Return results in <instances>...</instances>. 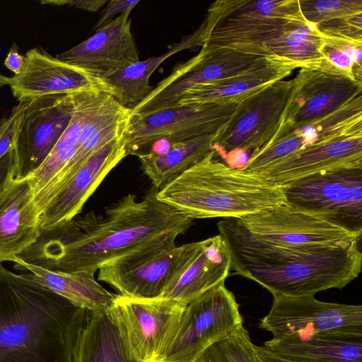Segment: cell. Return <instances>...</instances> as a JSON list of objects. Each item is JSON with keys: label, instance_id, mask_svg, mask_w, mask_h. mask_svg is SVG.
Instances as JSON below:
<instances>
[{"label": "cell", "instance_id": "cell-10", "mask_svg": "<svg viewBox=\"0 0 362 362\" xmlns=\"http://www.w3.org/2000/svg\"><path fill=\"white\" fill-rule=\"evenodd\" d=\"M185 307L163 297L135 298L118 294L110 309L139 362H162Z\"/></svg>", "mask_w": 362, "mask_h": 362}, {"label": "cell", "instance_id": "cell-38", "mask_svg": "<svg viewBox=\"0 0 362 362\" xmlns=\"http://www.w3.org/2000/svg\"><path fill=\"white\" fill-rule=\"evenodd\" d=\"M18 171V157L14 149L0 158V192L16 178Z\"/></svg>", "mask_w": 362, "mask_h": 362}, {"label": "cell", "instance_id": "cell-6", "mask_svg": "<svg viewBox=\"0 0 362 362\" xmlns=\"http://www.w3.org/2000/svg\"><path fill=\"white\" fill-rule=\"evenodd\" d=\"M286 204L362 235V163L339 168L281 186Z\"/></svg>", "mask_w": 362, "mask_h": 362}, {"label": "cell", "instance_id": "cell-29", "mask_svg": "<svg viewBox=\"0 0 362 362\" xmlns=\"http://www.w3.org/2000/svg\"><path fill=\"white\" fill-rule=\"evenodd\" d=\"M76 362H139L110 307L90 313L80 337Z\"/></svg>", "mask_w": 362, "mask_h": 362}, {"label": "cell", "instance_id": "cell-25", "mask_svg": "<svg viewBox=\"0 0 362 362\" xmlns=\"http://www.w3.org/2000/svg\"><path fill=\"white\" fill-rule=\"evenodd\" d=\"M263 346L293 362H362V333L293 334L273 337Z\"/></svg>", "mask_w": 362, "mask_h": 362}, {"label": "cell", "instance_id": "cell-39", "mask_svg": "<svg viewBox=\"0 0 362 362\" xmlns=\"http://www.w3.org/2000/svg\"><path fill=\"white\" fill-rule=\"evenodd\" d=\"M42 4H52L54 6H68L90 12H95L108 3L107 0H43Z\"/></svg>", "mask_w": 362, "mask_h": 362}, {"label": "cell", "instance_id": "cell-35", "mask_svg": "<svg viewBox=\"0 0 362 362\" xmlns=\"http://www.w3.org/2000/svg\"><path fill=\"white\" fill-rule=\"evenodd\" d=\"M26 101H19L11 113L0 119V158L15 148Z\"/></svg>", "mask_w": 362, "mask_h": 362}, {"label": "cell", "instance_id": "cell-37", "mask_svg": "<svg viewBox=\"0 0 362 362\" xmlns=\"http://www.w3.org/2000/svg\"><path fill=\"white\" fill-rule=\"evenodd\" d=\"M140 2V1L128 0H111L108 1L107 5L103 11L100 19L94 26L93 30H96L99 28L111 21L114 16L117 14L129 15L133 8Z\"/></svg>", "mask_w": 362, "mask_h": 362}, {"label": "cell", "instance_id": "cell-34", "mask_svg": "<svg viewBox=\"0 0 362 362\" xmlns=\"http://www.w3.org/2000/svg\"><path fill=\"white\" fill-rule=\"evenodd\" d=\"M305 19L319 25L362 14V0H298Z\"/></svg>", "mask_w": 362, "mask_h": 362}, {"label": "cell", "instance_id": "cell-30", "mask_svg": "<svg viewBox=\"0 0 362 362\" xmlns=\"http://www.w3.org/2000/svg\"><path fill=\"white\" fill-rule=\"evenodd\" d=\"M216 134H204L173 143L165 152L141 153L137 156L141 169L152 187L159 189L211 152Z\"/></svg>", "mask_w": 362, "mask_h": 362}, {"label": "cell", "instance_id": "cell-42", "mask_svg": "<svg viewBox=\"0 0 362 362\" xmlns=\"http://www.w3.org/2000/svg\"><path fill=\"white\" fill-rule=\"evenodd\" d=\"M11 83V77H8L0 74V87Z\"/></svg>", "mask_w": 362, "mask_h": 362}, {"label": "cell", "instance_id": "cell-18", "mask_svg": "<svg viewBox=\"0 0 362 362\" xmlns=\"http://www.w3.org/2000/svg\"><path fill=\"white\" fill-rule=\"evenodd\" d=\"M127 131L95 151L55 194L40 214L41 231L66 223L81 213L106 176L128 156Z\"/></svg>", "mask_w": 362, "mask_h": 362}, {"label": "cell", "instance_id": "cell-36", "mask_svg": "<svg viewBox=\"0 0 362 362\" xmlns=\"http://www.w3.org/2000/svg\"><path fill=\"white\" fill-rule=\"evenodd\" d=\"M325 35L362 40V14L337 19L317 25Z\"/></svg>", "mask_w": 362, "mask_h": 362}, {"label": "cell", "instance_id": "cell-2", "mask_svg": "<svg viewBox=\"0 0 362 362\" xmlns=\"http://www.w3.org/2000/svg\"><path fill=\"white\" fill-rule=\"evenodd\" d=\"M230 255L231 269L273 296H304L342 288L361 272L360 243L343 246L279 245L252 235L238 218L217 224Z\"/></svg>", "mask_w": 362, "mask_h": 362}, {"label": "cell", "instance_id": "cell-15", "mask_svg": "<svg viewBox=\"0 0 362 362\" xmlns=\"http://www.w3.org/2000/svg\"><path fill=\"white\" fill-rule=\"evenodd\" d=\"M238 219L256 238L279 245L343 246L361 240L322 217L286 203Z\"/></svg>", "mask_w": 362, "mask_h": 362}, {"label": "cell", "instance_id": "cell-19", "mask_svg": "<svg viewBox=\"0 0 362 362\" xmlns=\"http://www.w3.org/2000/svg\"><path fill=\"white\" fill-rule=\"evenodd\" d=\"M362 163V132L334 136L293 153L255 174L276 186Z\"/></svg>", "mask_w": 362, "mask_h": 362}, {"label": "cell", "instance_id": "cell-1", "mask_svg": "<svg viewBox=\"0 0 362 362\" xmlns=\"http://www.w3.org/2000/svg\"><path fill=\"white\" fill-rule=\"evenodd\" d=\"M152 187L140 199L128 194L104 214L90 211L49 230L18 258L62 272L94 274L104 264L185 233L194 220L160 201Z\"/></svg>", "mask_w": 362, "mask_h": 362}, {"label": "cell", "instance_id": "cell-32", "mask_svg": "<svg viewBox=\"0 0 362 362\" xmlns=\"http://www.w3.org/2000/svg\"><path fill=\"white\" fill-rule=\"evenodd\" d=\"M362 40L325 34L322 59L317 68L361 83Z\"/></svg>", "mask_w": 362, "mask_h": 362}, {"label": "cell", "instance_id": "cell-14", "mask_svg": "<svg viewBox=\"0 0 362 362\" xmlns=\"http://www.w3.org/2000/svg\"><path fill=\"white\" fill-rule=\"evenodd\" d=\"M259 327L274 338L326 332L362 333V306L323 302L314 296H275Z\"/></svg>", "mask_w": 362, "mask_h": 362}, {"label": "cell", "instance_id": "cell-20", "mask_svg": "<svg viewBox=\"0 0 362 362\" xmlns=\"http://www.w3.org/2000/svg\"><path fill=\"white\" fill-rule=\"evenodd\" d=\"M127 14H120L99 28L89 38L57 57L71 64L103 74L139 61Z\"/></svg>", "mask_w": 362, "mask_h": 362}, {"label": "cell", "instance_id": "cell-40", "mask_svg": "<svg viewBox=\"0 0 362 362\" xmlns=\"http://www.w3.org/2000/svg\"><path fill=\"white\" fill-rule=\"evenodd\" d=\"M4 64L15 75H18L23 71L25 66V57L18 52V48L14 44L11 47Z\"/></svg>", "mask_w": 362, "mask_h": 362}, {"label": "cell", "instance_id": "cell-3", "mask_svg": "<svg viewBox=\"0 0 362 362\" xmlns=\"http://www.w3.org/2000/svg\"><path fill=\"white\" fill-rule=\"evenodd\" d=\"M86 312L0 263V362H76Z\"/></svg>", "mask_w": 362, "mask_h": 362}, {"label": "cell", "instance_id": "cell-26", "mask_svg": "<svg viewBox=\"0 0 362 362\" xmlns=\"http://www.w3.org/2000/svg\"><path fill=\"white\" fill-rule=\"evenodd\" d=\"M13 262L17 269L31 274L48 289L89 313L108 309L116 297L103 287L95 280V274L90 272L52 271L27 263L18 257Z\"/></svg>", "mask_w": 362, "mask_h": 362}, {"label": "cell", "instance_id": "cell-41", "mask_svg": "<svg viewBox=\"0 0 362 362\" xmlns=\"http://www.w3.org/2000/svg\"><path fill=\"white\" fill-rule=\"evenodd\" d=\"M255 355L256 362H293L272 353L264 346L255 345Z\"/></svg>", "mask_w": 362, "mask_h": 362}, {"label": "cell", "instance_id": "cell-5", "mask_svg": "<svg viewBox=\"0 0 362 362\" xmlns=\"http://www.w3.org/2000/svg\"><path fill=\"white\" fill-rule=\"evenodd\" d=\"M303 21L298 0H218L203 22L201 47L271 56L264 45L288 24Z\"/></svg>", "mask_w": 362, "mask_h": 362}, {"label": "cell", "instance_id": "cell-4", "mask_svg": "<svg viewBox=\"0 0 362 362\" xmlns=\"http://www.w3.org/2000/svg\"><path fill=\"white\" fill-rule=\"evenodd\" d=\"M217 157L210 152L158 189L157 198L192 220L241 218L286 203L280 186Z\"/></svg>", "mask_w": 362, "mask_h": 362}, {"label": "cell", "instance_id": "cell-11", "mask_svg": "<svg viewBox=\"0 0 362 362\" xmlns=\"http://www.w3.org/2000/svg\"><path fill=\"white\" fill-rule=\"evenodd\" d=\"M293 86L281 80L241 101L228 122L216 134L213 151L221 159L238 151L250 154L276 133Z\"/></svg>", "mask_w": 362, "mask_h": 362}, {"label": "cell", "instance_id": "cell-22", "mask_svg": "<svg viewBox=\"0 0 362 362\" xmlns=\"http://www.w3.org/2000/svg\"><path fill=\"white\" fill-rule=\"evenodd\" d=\"M40 234V214L29 179L13 178L0 192V263L13 262Z\"/></svg>", "mask_w": 362, "mask_h": 362}, {"label": "cell", "instance_id": "cell-31", "mask_svg": "<svg viewBox=\"0 0 362 362\" xmlns=\"http://www.w3.org/2000/svg\"><path fill=\"white\" fill-rule=\"evenodd\" d=\"M325 34L308 21L293 22L264 47L271 56L299 63L303 67L318 66L322 59Z\"/></svg>", "mask_w": 362, "mask_h": 362}, {"label": "cell", "instance_id": "cell-27", "mask_svg": "<svg viewBox=\"0 0 362 362\" xmlns=\"http://www.w3.org/2000/svg\"><path fill=\"white\" fill-rule=\"evenodd\" d=\"M108 93H74V112L69 126L41 165L28 177L33 197L68 163L81 142V134Z\"/></svg>", "mask_w": 362, "mask_h": 362}, {"label": "cell", "instance_id": "cell-23", "mask_svg": "<svg viewBox=\"0 0 362 362\" xmlns=\"http://www.w3.org/2000/svg\"><path fill=\"white\" fill-rule=\"evenodd\" d=\"M303 66L276 56H268L250 69L229 78L194 87L185 92L177 105L239 103L254 93L288 77Z\"/></svg>", "mask_w": 362, "mask_h": 362}, {"label": "cell", "instance_id": "cell-24", "mask_svg": "<svg viewBox=\"0 0 362 362\" xmlns=\"http://www.w3.org/2000/svg\"><path fill=\"white\" fill-rule=\"evenodd\" d=\"M230 269L229 250L219 234L197 241L187 263L161 297L187 305L209 290L225 283Z\"/></svg>", "mask_w": 362, "mask_h": 362}, {"label": "cell", "instance_id": "cell-8", "mask_svg": "<svg viewBox=\"0 0 362 362\" xmlns=\"http://www.w3.org/2000/svg\"><path fill=\"white\" fill-rule=\"evenodd\" d=\"M238 105H176L150 112L131 114L127 154L137 156L160 140L173 144L216 133L228 122Z\"/></svg>", "mask_w": 362, "mask_h": 362}, {"label": "cell", "instance_id": "cell-12", "mask_svg": "<svg viewBox=\"0 0 362 362\" xmlns=\"http://www.w3.org/2000/svg\"><path fill=\"white\" fill-rule=\"evenodd\" d=\"M268 56L231 48H206L174 67L149 95L132 110V115L176 105L182 95L197 86L240 74Z\"/></svg>", "mask_w": 362, "mask_h": 362}, {"label": "cell", "instance_id": "cell-16", "mask_svg": "<svg viewBox=\"0 0 362 362\" xmlns=\"http://www.w3.org/2000/svg\"><path fill=\"white\" fill-rule=\"evenodd\" d=\"M25 101L15 146L16 178L28 177L41 165L69 126L74 112L73 94L47 95Z\"/></svg>", "mask_w": 362, "mask_h": 362}, {"label": "cell", "instance_id": "cell-13", "mask_svg": "<svg viewBox=\"0 0 362 362\" xmlns=\"http://www.w3.org/2000/svg\"><path fill=\"white\" fill-rule=\"evenodd\" d=\"M362 83L317 67H301L293 86L279 126L268 141L297 127L320 119L361 95ZM267 142V143H268Z\"/></svg>", "mask_w": 362, "mask_h": 362}, {"label": "cell", "instance_id": "cell-9", "mask_svg": "<svg viewBox=\"0 0 362 362\" xmlns=\"http://www.w3.org/2000/svg\"><path fill=\"white\" fill-rule=\"evenodd\" d=\"M242 325L239 304L222 283L186 305L162 362H194L207 348Z\"/></svg>", "mask_w": 362, "mask_h": 362}, {"label": "cell", "instance_id": "cell-21", "mask_svg": "<svg viewBox=\"0 0 362 362\" xmlns=\"http://www.w3.org/2000/svg\"><path fill=\"white\" fill-rule=\"evenodd\" d=\"M132 110L121 105L108 95L81 134V142L76 153L60 172L35 196L34 202L41 214L55 194L70 180L86 160L110 141L125 133Z\"/></svg>", "mask_w": 362, "mask_h": 362}, {"label": "cell", "instance_id": "cell-28", "mask_svg": "<svg viewBox=\"0 0 362 362\" xmlns=\"http://www.w3.org/2000/svg\"><path fill=\"white\" fill-rule=\"evenodd\" d=\"M204 23L192 33L182 37L165 53L158 57L139 61L124 68L100 74L106 83L112 89V97L123 107L132 110L153 89L150 77L168 58L185 49L202 45Z\"/></svg>", "mask_w": 362, "mask_h": 362}, {"label": "cell", "instance_id": "cell-33", "mask_svg": "<svg viewBox=\"0 0 362 362\" xmlns=\"http://www.w3.org/2000/svg\"><path fill=\"white\" fill-rule=\"evenodd\" d=\"M255 345L242 325L207 348L194 362H256Z\"/></svg>", "mask_w": 362, "mask_h": 362}, {"label": "cell", "instance_id": "cell-7", "mask_svg": "<svg viewBox=\"0 0 362 362\" xmlns=\"http://www.w3.org/2000/svg\"><path fill=\"white\" fill-rule=\"evenodd\" d=\"M175 240L166 239L103 264L98 269V280L123 296L161 297L197 246V242L177 246Z\"/></svg>", "mask_w": 362, "mask_h": 362}, {"label": "cell", "instance_id": "cell-17", "mask_svg": "<svg viewBox=\"0 0 362 362\" xmlns=\"http://www.w3.org/2000/svg\"><path fill=\"white\" fill-rule=\"evenodd\" d=\"M23 71L11 77L13 95L19 101L58 94L105 93L112 89L100 74L71 64L41 47L29 49Z\"/></svg>", "mask_w": 362, "mask_h": 362}]
</instances>
